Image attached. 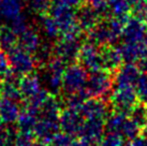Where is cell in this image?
<instances>
[{
    "label": "cell",
    "instance_id": "cell-20",
    "mask_svg": "<svg viewBox=\"0 0 147 146\" xmlns=\"http://www.w3.org/2000/svg\"><path fill=\"white\" fill-rule=\"evenodd\" d=\"M36 61H37V65L39 66H46V64L51 60V58H52V54H53V47L52 46H49V45L46 44H43L41 45L39 49H38L37 52H36Z\"/></svg>",
    "mask_w": 147,
    "mask_h": 146
},
{
    "label": "cell",
    "instance_id": "cell-15",
    "mask_svg": "<svg viewBox=\"0 0 147 146\" xmlns=\"http://www.w3.org/2000/svg\"><path fill=\"white\" fill-rule=\"evenodd\" d=\"M38 122L37 115H33V114L27 112L26 110H24L23 112H21V115L17 119V129L20 131H28L31 132L33 131L36 124Z\"/></svg>",
    "mask_w": 147,
    "mask_h": 146
},
{
    "label": "cell",
    "instance_id": "cell-3",
    "mask_svg": "<svg viewBox=\"0 0 147 146\" xmlns=\"http://www.w3.org/2000/svg\"><path fill=\"white\" fill-rule=\"evenodd\" d=\"M85 83L86 73L82 67L72 65L65 69L62 81V89L68 95L81 91Z\"/></svg>",
    "mask_w": 147,
    "mask_h": 146
},
{
    "label": "cell",
    "instance_id": "cell-31",
    "mask_svg": "<svg viewBox=\"0 0 147 146\" xmlns=\"http://www.w3.org/2000/svg\"><path fill=\"white\" fill-rule=\"evenodd\" d=\"M1 80H2V78H1V76H0V85H1Z\"/></svg>",
    "mask_w": 147,
    "mask_h": 146
},
{
    "label": "cell",
    "instance_id": "cell-32",
    "mask_svg": "<svg viewBox=\"0 0 147 146\" xmlns=\"http://www.w3.org/2000/svg\"><path fill=\"white\" fill-rule=\"evenodd\" d=\"M1 1H2V0H0V4H1Z\"/></svg>",
    "mask_w": 147,
    "mask_h": 146
},
{
    "label": "cell",
    "instance_id": "cell-18",
    "mask_svg": "<svg viewBox=\"0 0 147 146\" xmlns=\"http://www.w3.org/2000/svg\"><path fill=\"white\" fill-rule=\"evenodd\" d=\"M94 20H96V14H94V11L92 9L88 8V7L81 9V11L78 15V25L82 28L91 27L94 23Z\"/></svg>",
    "mask_w": 147,
    "mask_h": 146
},
{
    "label": "cell",
    "instance_id": "cell-10",
    "mask_svg": "<svg viewBox=\"0 0 147 146\" xmlns=\"http://www.w3.org/2000/svg\"><path fill=\"white\" fill-rule=\"evenodd\" d=\"M52 93H49V91L47 89L42 88L40 91H38L36 95H33L32 97L27 99V102H26L24 110L38 116V114H40V112H41L42 106L44 105V103L46 102V100L49 99Z\"/></svg>",
    "mask_w": 147,
    "mask_h": 146
},
{
    "label": "cell",
    "instance_id": "cell-24",
    "mask_svg": "<svg viewBox=\"0 0 147 146\" xmlns=\"http://www.w3.org/2000/svg\"><path fill=\"white\" fill-rule=\"evenodd\" d=\"M9 141V129L3 128V126L0 127V146H5Z\"/></svg>",
    "mask_w": 147,
    "mask_h": 146
},
{
    "label": "cell",
    "instance_id": "cell-12",
    "mask_svg": "<svg viewBox=\"0 0 147 146\" xmlns=\"http://www.w3.org/2000/svg\"><path fill=\"white\" fill-rule=\"evenodd\" d=\"M60 102L57 100L55 95H51L49 99L46 100L44 105L41 109V117L49 118V119H54V120H59L60 116Z\"/></svg>",
    "mask_w": 147,
    "mask_h": 146
},
{
    "label": "cell",
    "instance_id": "cell-11",
    "mask_svg": "<svg viewBox=\"0 0 147 146\" xmlns=\"http://www.w3.org/2000/svg\"><path fill=\"white\" fill-rule=\"evenodd\" d=\"M23 0H2L0 4V15L11 20L22 14Z\"/></svg>",
    "mask_w": 147,
    "mask_h": 146
},
{
    "label": "cell",
    "instance_id": "cell-7",
    "mask_svg": "<svg viewBox=\"0 0 147 146\" xmlns=\"http://www.w3.org/2000/svg\"><path fill=\"white\" fill-rule=\"evenodd\" d=\"M21 106L17 101L1 98L0 100V120L3 125H13L21 115Z\"/></svg>",
    "mask_w": 147,
    "mask_h": 146
},
{
    "label": "cell",
    "instance_id": "cell-29",
    "mask_svg": "<svg viewBox=\"0 0 147 146\" xmlns=\"http://www.w3.org/2000/svg\"><path fill=\"white\" fill-rule=\"evenodd\" d=\"M2 28H3V27L1 26V23H0V33H1V31H2Z\"/></svg>",
    "mask_w": 147,
    "mask_h": 146
},
{
    "label": "cell",
    "instance_id": "cell-5",
    "mask_svg": "<svg viewBox=\"0 0 147 146\" xmlns=\"http://www.w3.org/2000/svg\"><path fill=\"white\" fill-rule=\"evenodd\" d=\"M60 129L68 134H76L81 132L83 127L82 118L74 109H65L59 116Z\"/></svg>",
    "mask_w": 147,
    "mask_h": 146
},
{
    "label": "cell",
    "instance_id": "cell-23",
    "mask_svg": "<svg viewBox=\"0 0 147 146\" xmlns=\"http://www.w3.org/2000/svg\"><path fill=\"white\" fill-rule=\"evenodd\" d=\"M72 140L70 134L65 132H58L55 134L49 146H71Z\"/></svg>",
    "mask_w": 147,
    "mask_h": 146
},
{
    "label": "cell",
    "instance_id": "cell-14",
    "mask_svg": "<svg viewBox=\"0 0 147 146\" xmlns=\"http://www.w3.org/2000/svg\"><path fill=\"white\" fill-rule=\"evenodd\" d=\"M0 98L18 101L23 98V96L20 87L15 84V82H3L0 85Z\"/></svg>",
    "mask_w": 147,
    "mask_h": 146
},
{
    "label": "cell",
    "instance_id": "cell-16",
    "mask_svg": "<svg viewBox=\"0 0 147 146\" xmlns=\"http://www.w3.org/2000/svg\"><path fill=\"white\" fill-rule=\"evenodd\" d=\"M80 59L82 64L87 68H96L98 66V56L97 53L90 45H85L84 47L80 49Z\"/></svg>",
    "mask_w": 147,
    "mask_h": 146
},
{
    "label": "cell",
    "instance_id": "cell-22",
    "mask_svg": "<svg viewBox=\"0 0 147 146\" xmlns=\"http://www.w3.org/2000/svg\"><path fill=\"white\" fill-rule=\"evenodd\" d=\"M10 27L12 28V30L16 33L17 36L22 34L25 30H27L29 28L28 24H27V20H26V17H24L22 14L18 15L17 17H15L14 20H11Z\"/></svg>",
    "mask_w": 147,
    "mask_h": 146
},
{
    "label": "cell",
    "instance_id": "cell-25",
    "mask_svg": "<svg viewBox=\"0 0 147 146\" xmlns=\"http://www.w3.org/2000/svg\"><path fill=\"white\" fill-rule=\"evenodd\" d=\"M86 1L94 8V10H102L105 7L104 0H86Z\"/></svg>",
    "mask_w": 147,
    "mask_h": 146
},
{
    "label": "cell",
    "instance_id": "cell-26",
    "mask_svg": "<svg viewBox=\"0 0 147 146\" xmlns=\"http://www.w3.org/2000/svg\"><path fill=\"white\" fill-rule=\"evenodd\" d=\"M71 146H88V144L85 141H74L72 142Z\"/></svg>",
    "mask_w": 147,
    "mask_h": 146
},
{
    "label": "cell",
    "instance_id": "cell-9",
    "mask_svg": "<svg viewBox=\"0 0 147 146\" xmlns=\"http://www.w3.org/2000/svg\"><path fill=\"white\" fill-rule=\"evenodd\" d=\"M18 46L27 52L34 54L41 46V39L36 29L29 27L27 30L18 36Z\"/></svg>",
    "mask_w": 147,
    "mask_h": 146
},
{
    "label": "cell",
    "instance_id": "cell-28",
    "mask_svg": "<svg viewBox=\"0 0 147 146\" xmlns=\"http://www.w3.org/2000/svg\"><path fill=\"white\" fill-rule=\"evenodd\" d=\"M129 2H131V3H135V2H138L139 0H128Z\"/></svg>",
    "mask_w": 147,
    "mask_h": 146
},
{
    "label": "cell",
    "instance_id": "cell-19",
    "mask_svg": "<svg viewBox=\"0 0 147 146\" xmlns=\"http://www.w3.org/2000/svg\"><path fill=\"white\" fill-rule=\"evenodd\" d=\"M29 9L38 15H45L49 12L53 0H27Z\"/></svg>",
    "mask_w": 147,
    "mask_h": 146
},
{
    "label": "cell",
    "instance_id": "cell-2",
    "mask_svg": "<svg viewBox=\"0 0 147 146\" xmlns=\"http://www.w3.org/2000/svg\"><path fill=\"white\" fill-rule=\"evenodd\" d=\"M45 81L51 93H57L62 88L63 74L65 71V61L59 57H53L45 66Z\"/></svg>",
    "mask_w": 147,
    "mask_h": 146
},
{
    "label": "cell",
    "instance_id": "cell-27",
    "mask_svg": "<svg viewBox=\"0 0 147 146\" xmlns=\"http://www.w3.org/2000/svg\"><path fill=\"white\" fill-rule=\"evenodd\" d=\"M32 146H47V145L44 144V143H42V142H39V143H34Z\"/></svg>",
    "mask_w": 147,
    "mask_h": 146
},
{
    "label": "cell",
    "instance_id": "cell-6",
    "mask_svg": "<svg viewBox=\"0 0 147 146\" xmlns=\"http://www.w3.org/2000/svg\"><path fill=\"white\" fill-rule=\"evenodd\" d=\"M53 54L56 57L67 61H71L75 59L80 54V49L76 40H65L61 39L55 43L53 46Z\"/></svg>",
    "mask_w": 147,
    "mask_h": 146
},
{
    "label": "cell",
    "instance_id": "cell-1",
    "mask_svg": "<svg viewBox=\"0 0 147 146\" xmlns=\"http://www.w3.org/2000/svg\"><path fill=\"white\" fill-rule=\"evenodd\" d=\"M8 56L10 66L17 75H26L29 73H32L37 66L36 58L32 54L22 49L18 45L11 51H9Z\"/></svg>",
    "mask_w": 147,
    "mask_h": 146
},
{
    "label": "cell",
    "instance_id": "cell-8",
    "mask_svg": "<svg viewBox=\"0 0 147 146\" xmlns=\"http://www.w3.org/2000/svg\"><path fill=\"white\" fill-rule=\"evenodd\" d=\"M18 87L22 93V96L24 99H29L36 95L38 91H40L41 88V82L37 74L29 73L26 75H22L18 81Z\"/></svg>",
    "mask_w": 147,
    "mask_h": 146
},
{
    "label": "cell",
    "instance_id": "cell-21",
    "mask_svg": "<svg viewBox=\"0 0 147 146\" xmlns=\"http://www.w3.org/2000/svg\"><path fill=\"white\" fill-rule=\"evenodd\" d=\"M36 135L32 132L28 131H20L15 137L14 142L16 146H32L34 144Z\"/></svg>",
    "mask_w": 147,
    "mask_h": 146
},
{
    "label": "cell",
    "instance_id": "cell-4",
    "mask_svg": "<svg viewBox=\"0 0 147 146\" xmlns=\"http://www.w3.org/2000/svg\"><path fill=\"white\" fill-rule=\"evenodd\" d=\"M59 129H60L59 120L41 117L40 119H38L36 124V127L33 129V134L36 135V138L40 140V142L49 146L55 134L59 132Z\"/></svg>",
    "mask_w": 147,
    "mask_h": 146
},
{
    "label": "cell",
    "instance_id": "cell-17",
    "mask_svg": "<svg viewBox=\"0 0 147 146\" xmlns=\"http://www.w3.org/2000/svg\"><path fill=\"white\" fill-rule=\"evenodd\" d=\"M42 20H41V25L42 28L44 30L45 34L49 36V39H55L59 36L60 33V28L58 26L57 22L54 20L51 15H42Z\"/></svg>",
    "mask_w": 147,
    "mask_h": 146
},
{
    "label": "cell",
    "instance_id": "cell-30",
    "mask_svg": "<svg viewBox=\"0 0 147 146\" xmlns=\"http://www.w3.org/2000/svg\"><path fill=\"white\" fill-rule=\"evenodd\" d=\"M0 100H1V98H0ZM2 125H3V124H2V122H1V120H0V127L2 126Z\"/></svg>",
    "mask_w": 147,
    "mask_h": 146
},
{
    "label": "cell",
    "instance_id": "cell-13",
    "mask_svg": "<svg viewBox=\"0 0 147 146\" xmlns=\"http://www.w3.org/2000/svg\"><path fill=\"white\" fill-rule=\"evenodd\" d=\"M18 45V36L12 30V28L3 27L0 33V49L8 53L9 51Z\"/></svg>",
    "mask_w": 147,
    "mask_h": 146
}]
</instances>
